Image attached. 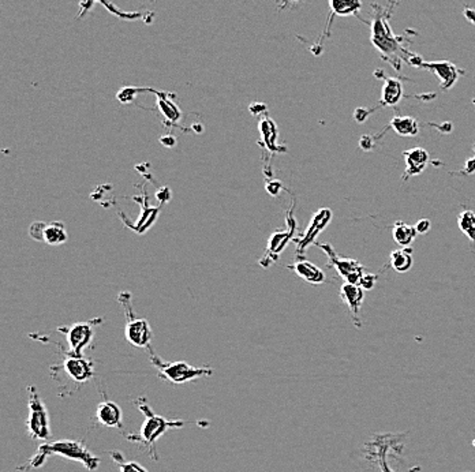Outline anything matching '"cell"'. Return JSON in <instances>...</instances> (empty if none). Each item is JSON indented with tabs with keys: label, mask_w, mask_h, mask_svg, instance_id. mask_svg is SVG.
<instances>
[{
	"label": "cell",
	"mask_w": 475,
	"mask_h": 472,
	"mask_svg": "<svg viewBox=\"0 0 475 472\" xmlns=\"http://www.w3.org/2000/svg\"><path fill=\"white\" fill-rule=\"evenodd\" d=\"M386 129L394 130L400 137H415L419 133V126L413 116H395Z\"/></svg>",
	"instance_id": "cell-19"
},
{
	"label": "cell",
	"mask_w": 475,
	"mask_h": 472,
	"mask_svg": "<svg viewBox=\"0 0 475 472\" xmlns=\"http://www.w3.org/2000/svg\"><path fill=\"white\" fill-rule=\"evenodd\" d=\"M409 64L416 67V69H424L433 73L434 76L440 79V86L443 91H449L451 88L455 86L458 82L460 74L463 73L459 67L449 61H425L422 58L413 55L409 61Z\"/></svg>",
	"instance_id": "cell-7"
},
{
	"label": "cell",
	"mask_w": 475,
	"mask_h": 472,
	"mask_svg": "<svg viewBox=\"0 0 475 472\" xmlns=\"http://www.w3.org/2000/svg\"><path fill=\"white\" fill-rule=\"evenodd\" d=\"M389 263L398 273H406L413 268L414 258H413V247H400L394 250L389 256Z\"/></svg>",
	"instance_id": "cell-18"
},
{
	"label": "cell",
	"mask_w": 475,
	"mask_h": 472,
	"mask_svg": "<svg viewBox=\"0 0 475 472\" xmlns=\"http://www.w3.org/2000/svg\"><path fill=\"white\" fill-rule=\"evenodd\" d=\"M69 235L64 224L61 221H52L46 223L44 234H43V242L49 246H61L67 242Z\"/></svg>",
	"instance_id": "cell-20"
},
{
	"label": "cell",
	"mask_w": 475,
	"mask_h": 472,
	"mask_svg": "<svg viewBox=\"0 0 475 472\" xmlns=\"http://www.w3.org/2000/svg\"><path fill=\"white\" fill-rule=\"evenodd\" d=\"M151 362L157 368L159 376L163 380H167L175 385H182L186 382L197 380L199 377H204V376L209 377L214 374V370L209 367H197V366L189 365L182 361L164 362L154 353H152V356H151Z\"/></svg>",
	"instance_id": "cell-4"
},
{
	"label": "cell",
	"mask_w": 475,
	"mask_h": 472,
	"mask_svg": "<svg viewBox=\"0 0 475 472\" xmlns=\"http://www.w3.org/2000/svg\"><path fill=\"white\" fill-rule=\"evenodd\" d=\"M48 456H61L81 463L86 470L96 471L100 466V458L94 456L92 452L85 446V443L74 440H59V441L46 442L39 446L36 455L33 456L25 467L19 470H31L39 468L46 463Z\"/></svg>",
	"instance_id": "cell-1"
},
{
	"label": "cell",
	"mask_w": 475,
	"mask_h": 472,
	"mask_svg": "<svg viewBox=\"0 0 475 472\" xmlns=\"http://www.w3.org/2000/svg\"><path fill=\"white\" fill-rule=\"evenodd\" d=\"M458 226L460 231L469 238L470 242L475 243V212L464 211L458 216Z\"/></svg>",
	"instance_id": "cell-23"
},
{
	"label": "cell",
	"mask_w": 475,
	"mask_h": 472,
	"mask_svg": "<svg viewBox=\"0 0 475 472\" xmlns=\"http://www.w3.org/2000/svg\"><path fill=\"white\" fill-rule=\"evenodd\" d=\"M160 141H161V144H163L164 146H174L175 142H176V141H175V137H172V136H171V137H163Z\"/></svg>",
	"instance_id": "cell-34"
},
{
	"label": "cell",
	"mask_w": 475,
	"mask_h": 472,
	"mask_svg": "<svg viewBox=\"0 0 475 472\" xmlns=\"http://www.w3.org/2000/svg\"><path fill=\"white\" fill-rule=\"evenodd\" d=\"M473 103H474V104H475V100H473Z\"/></svg>",
	"instance_id": "cell-35"
},
{
	"label": "cell",
	"mask_w": 475,
	"mask_h": 472,
	"mask_svg": "<svg viewBox=\"0 0 475 472\" xmlns=\"http://www.w3.org/2000/svg\"><path fill=\"white\" fill-rule=\"evenodd\" d=\"M359 146L364 151H371L374 148V138L370 137V136H364L359 139Z\"/></svg>",
	"instance_id": "cell-31"
},
{
	"label": "cell",
	"mask_w": 475,
	"mask_h": 472,
	"mask_svg": "<svg viewBox=\"0 0 475 472\" xmlns=\"http://www.w3.org/2000/svg\"><path fill=\"white\" fill-rule=\"evenodd\" d=\"M377 278H379L377 274L365 273L364 274V277H362V280H361V283H359V286L364 290H373L374 286H376V283H377Z\"/></svg>",
	"instance_id": "cell-27"
},
{
	"label": "cell",
	"mask_w": 475,
	"mask_h": 472,
	"mask_svg": "<svg viewBox=\"0 0 475 472\" xmlns=\"http://www.w3.org/2000/svg\"><path fill=\"white\" fill-rule=\"evenodd\" d=\"M416 231L413 226L404 221H396L392 227V238L400 247H410L416 238Z\"/></svg>",
	"instance_id": "cell-21"
},
{
	"label": "cell",
	"mask_w": 475,
	"mask_h": 472,
	"mask_svg": "<svg viewBox=\"0 0 475 472\" xmlns=\"http://www.w3.org/2000/svg\"><path fill=\"white\" fill-rule=\"evenodd\" d=\"M379 456H380V466H381L383 472H394L391 470V467H389V463L386 461V449H385V446L380 448Z\"/></svg>",
	"instance_id": "cell-30"
},
{
	"label": "cell",
	"mask_w": 475,
	"mask_h": 472,
	"mask_svg": "<svg viewBox=\"0 0 475 472\" xmlns=\"http://www.w3.org/2000/svg\"><path fill=\"white\" fill-rule=\"evenodd\" d=\"M136 406L139 407V411L144 413L145 421L139 428V434L137 433L129 434L127 440L146 446L149 456L154 460H157L159 457L156 452V442L159 441L169 428H179L184 427V423L182 421H169L161 415L154 413L152 407L144 397H139V400H136Z\"/></svg>",
	"instance_id": "cell-2"
},
{
	"label": "cell",
	"mask_w": 475,
	"mask_h": 472,
	"mask_svg": "<svg viewBox=\"0 0 475 472\" xmlns=\"http://www.w3.org/2000/svg\"><path fill=\"white\" fill-rule=\"evenodd\" d=\"M124 336L126 340L134 346V347H148L152 340V329L151 325L146 320L142 318H133L130 316V320L127 321L124 328Z\"/></svg>",
	"instance_id": "cell-12"
},
{
	"label": "cell",
	"mask_w": 475,
	"mask_h": 472,
	"mask_svg": "<svg viewBox=\"0 0 475 472\" xmlns=\"http://www.w3.org/2000/svg\"><path fill=\"white\" fill-rule=\"evenodd\" d=\"M46 223L44 221H34L31 223L29 227V235L31 239L36 242H43V234H44V229H46Z\"/></svg>",
	"instance_id": "cell-26"
},
{
	"label": "cell",
	"mask_w": 475,
	"mask_h": 472,
	"mask_svg": "<svg viewBox=\"0 0 475 472\" xmlns=\"http://www.w3.org/2000/svg\"><path fill=\"white\" fill-rule=\"evenodd\" d=\"M296 231V221L292 217V212H289L287 216V229L286 231H276L271 235L266 247V256H268V265L275 262L283 250L286 248L287 243L290 242Z\"/></svg>",
	"instance_id": "cell-11"
},
{
	"label": "cell",
	"mask_w": 475,
	"mask_h": 472,
	"mask_svg": "<svg viewBox=\"0 0 475 472\" xmlns=\"http://www.w3.org/2000/svg\"><path fill=\"white\" fill-rule=\"evenodd\" d=\"M340 296H341L343 302L349 307V310L351 313V317H353L354 323L356 325V328H361L362 321L359 318V311H361V307L364 305L365 290L361 286L351 284V283H344L340 288Z\"/></svg>",
	"instance_id": "cell-13"
},
{
	"label": "cell",
	"mask_w": 475,
	"mask_h": 472,
	"mask_svg": "<svg viewBox=\"0 0 475 472\" xmlns=\"http://www.w3.org/2000/svg\"><path fill=\"white\" fill-rule=\"evenodd\" d=\"M414 229L416 234H428L431 229V223L428 219H421L419 221H416Z\"/></svg>",
	"instance_id": "cell-28"
},
{
	"label": "cell",
	"mask_w": 475,
	"mask_h": 472,
	"mask_svg": "<svg viewBox=\"0 0 475 472\" xmlns=\"http://www.w3.org/2000/svg\"><path fill=\"white\" fill-rule=\"evenodd\" d=\"M261 136L264 138L265 146L271 152H283L284 148H279L276 145L277 129L276 124L271 119H264L260 123Z\"/></svg>",
	"instance_id": "cell-22"
},
{
	"label": "cell",
	"mask_w": 475,
	"mask_h": 472,
	"mask_svg": "<svg viewBox=\"0 0 475 472\" xmlns=\"http://www.w3.org/2000/svg\"><path fill=\"white\" fill-rule=\"evenodd\" d=\"M403 157H404V163H406V171L401 176L403 181H407L409 178L421 175L429 166V153L426 152L424 148L409 149V151L403 152Z\"/></svg>",
	"instance_id": "cell-14"
},
{
	"label": "cell",
	"mask_w": 475,
	"mask_h": 472,
	"mask_svg": "<svg viewBox=\"0 0 475 472\" xmlns=\"http://www.w3.org/2000/svg\"><path fill=\"white\" fill-rule=\"evenodd\" d=\"M332 211L328 208L320 209L317 214H314L309 227L306 231L302 234V236L299 239H296V246H298V254H304L305 250L311 243H314L316 238L321 234L324 229H326V226L329 224V221L332 220Z\"/></svg>",
	"instance_id": "cell-10"
},
{
	"label": "cell",
	"mask_w": 475,
	"mask_h": 472,
	"mask_svg": "<svg viewBox=\"0 0 475 472\" xmlns=\"http://www.w3.org/2000/svg\"><path fill=\"white\" fill-rule=\"evenodd\" d=\"M291 271L311 284H322L325 281V273L317 265L309 262L306 259H298L294 265L289 266Z\"/></svg>",
	"instance_id": "cell-16"
},
{
	"label": "cell",
	"mask_w": 475,
	"mask_h": 472,
	"mask_svg": "<svg viewBox=\"0 0 475 472\" xmlns=\"http://www.w3.org/2000/svg\"><path fill=\"white\" fill-rule=\"evenodd\" d=\"M317 246L321 248L322 251L328 256V266L335 268L339 276L346 280V283H351L359 286L364 274L366 273L365 266L353 258H343L337 256L336 251L331 244L317 243Z\"/></svg>",
	"instance_id": "cell-6"
},
{
	"label": "cell",
	"mask_w": 475,
	"mask_h": 472,
	"mask_svg": "<svg viewBox=\"0 0 475 472\" xmlns=\"http://www.w3.org/2000/svg\"><path fill=\"white\" fill-rule=\"evenodd\" d=\"M28 393H29V400H28L29 416L26 419L28 433L33 440L46 441L51 437V427H49V416L46 404L43 403L36 386L33 385L29 386Z\"/></svg>",
	"instance_id": "cell-5"
},
{
	"label": "cell",
	"mask_w": 475,
	"mask_h": 472,
	"mask_svg": "<svg viewBox=\"0 0 475 472\" xmlns=\"http://www.w3.org/2000/svg\"><path fill=\"white\" fill-rule=\"evenodd\" d=\"M112 458L118 464L119 471L121 472H148V470L144 466H141L137 461H127V460H124L122 453H119V452H112Z\"/></svg>",
	"instance_id": "cell-25"
},
{
	"label": "cell",
	"mask_w": 475,
	"mask_h": 472,
	"mask_svg": "<svg viewBox=\"0 0 475 472\" xmlns=\"http://www.w3.org/2000/svg\"><path fill=\"white\" fill-rule=\"evenodd\" d=\"M464 16H466L467 21H470L475 26V10H473V9H466L464 10Z\"/></svg>",
	"instance_id": "cell-33"
},
{
	"label": "cell",
	"mask_w": 475,
	"mask_h": 472,
	"mask_svg": "<svg viewBox=\"0 0 475 472\" xmlns=\"http://www.w3.org/2000/svg\"><path fill=\"white\" fill-rule=\"evenodd\" d=\"M281 189H283V184L280 181H272V182L266 183V191L274 197H276Z\"/></svg>",
	"instance_id": "cell-29"
},
{
	"label": "cell",
	"mask_w": 475,
	"mask_h": 472,
	"mask_svg": "<svg viewBox=\"0 0 475 472\" xmlns=\"http://www.w3.org/2000/svg\"><path fill=\"white\" fill-rule=\"evenodd\" d=\"M61 370L71 381L77 382V383L89 381L94 376L92 361L84 358V355L74 356V355L66 353V358L61 363Z\"/></svg>",
	"instance_id": "cell-9"
},
{
	"label": "cell",
	"mask_w": 475,
	"mask_h": 472,
	"mask_svg": "<svg viewBox=\"0 0 475 472\" xmlns=\"http://www.w3.org/2000/svg\"><path fill=\"white\" fill-rule=\"evenodd\" d=\"M332 10L339 16H349L354 14L361 9V1L359 0H331Z\"/></svg>",
	"instance_id": "cell-24"
},
{
	"label": "cell",
	"mask_w": 475,
	"mask_h": 472,
	"mask_svg": "<svg viewBox=\"0 0 475 472\" xmlns=\"http://www.w3.org/2000/svg\"><path fill=\"white\" fill-rule=\"evenodd\" d=\"M96 418L103 426L111 428L122 427V410L121 407L109 400H104L97 406Z\"/></svg>",
	"instance_id": "cell-15"
},
{
	"label": "cell",
	"mask_w": 475,
	"mask_h": 472,
	"mask_svg": "<svg viewBox=\"0 0 475 472\" xmlns=\"http://www.w3.org/2000/svg\"><path fill=\"white\" fill-rule=\"evenodd\" d=\"M403 99V85L396 78H386L380 100L381 107H395Z\"/></svg>",
	"instance_id": "cell-17"
},
{
	"label": "cell",
	"mask_w": 475,
	"mask_h": 472,
	"mask_svg": "<svg viewBox=\"0 0 475 472\" xmlns=\"http://www.w3.org/2000/svg\"><path fill=\"white\" fill-rule=\"evenodd\" d=\"M474 152H475V144H474ZM475 174V156L469 159L466 161V166H464V169L460 172V175H473Z\"/></svg>",
	"instance_id": "cell-32"
},
{
	"label": "cell",
	"mask_w": 475,
	"mask_h": 472,
	"mask_svg": "<svg viewBox=\"0 0 475 472\" xmlns=\"http://www.w3.org/2000/svg\"><path fill=\"white\" fill-rule=\"evenodd\" d=\"M371 43L379 49L384 59L398 71L401 67V61L409 63L413 56L406 48L401 46L398 36H395L391 29L389 21L380 11L376 14L371 24Z\"/></svg>",
	"instance_id": "cell-3"
},
{
	"label": "cell",
	"mask_w": 475,
	"mask_h": 472,
	"mask_svg": "<svg viewBox=\"0 0 475 472\" xmlns=\"http://www.w3.org/2000/svg\"><path fill=\"white\" fill-rule=\"evenodd\" d=\"M61 331L64 332L69 346V351L66 353L74 356L84 355V350L91 346L94 336L92 322H76L69 328H61Z\"/></svg>",
	"instance_id": "cell-8"
},
{
	"label": "cell",
	"mask_w": 475,
	"mask_h": 472,
	"mask_svg": "<svg viewBox=\"0 0 475 472\" xmlns=\"http://www.w3.org/2000/svg\"><path fill=\"white\" fill-rule=\"evenodd\" d=\"M474 445H475V440H474Z\"/></svg>",
	"instance_id": "cell-36"
}]
</instances>
